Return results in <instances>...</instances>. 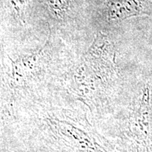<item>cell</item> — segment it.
<instances>
[{"mask_svg": "<svg viewBox=\"0 0 152 152\" xmlns=\"http://www.w3.org/2000/svg\"><path fill=\"white\" fill-rule=\"evenodd\" d=\"M115 49L107 35L99 33L84 54L75 73L87 84L98 90L116 73Z\"/></svg>", "mask_w": 152, "mask_h": 152, "instance_id": "6da1fadb", "label": "cell"}, {"mask_svg": "<svg viewBox=\"0 0 152 152\" xmlns=\"http://www.w3.org/2000/svg\"><path fill=\"white\" fill-rule=\"evenodd\" d=\"M50 32L47 40L39 50L33 54L11 60V83L16 87L26 86L37 73L43 71L50 52Z\"/></svg>", "mask_w": 152, "mask_h": 152, "instance_id": "7a4b0ae2", "label": "cell"}, {"mask_svg": "<svg viewBox=\"0 0 152 152\" xmlns=\"http://www.w3.org/2000/svg\"><path fill=\"white\" fill-rule=\"evenodd\" d=\"M104 16L109 22H119L134 16L152 15L151 0H104Z\"/></svg>", "mask_w": 152, "mask_h": 152, "instance_id": "3957f363", "label": "cell"}, {"mask_svg": "<svg viewBox=\"0 0 152 152\" xmlns=\"http://www.w3.org/2000/svg\"><path fill=\"white\" fill-rule=\"evenodd\" d=\"M149 94V90L147 87L131 119V132L134 133L137 136H147L151 130Z\"/></svg>", "mask_w": 152, "mask_h": 152, "instance_id": "277c9868", "label": "cell"}, {"mask_svg": "<svg viewBox=\"0 0 152 152\" xmlns=\"http://www.w3.org/2000/svg\"><path fill=\"white\" fill-rule=\"evenodd\" d=\"M49 10L57 18H63L71 11L73 0H45Z\"/></svg>", "mask_w": 152, "mask_h": 152, "instance_id": "5b68a950", "label": "cell"}, {"mask_svg": "<svg viewBox=\"0 0 152 152\" xmlns=\"http://www.w3.org/2000/svg\"><path fill=\"white\" fill-rule=\"evenodd\" d=\"M8 1L14 16L18 20L21 21L22 23H25L28 0H8Z\"/></svg>", "mask_w": 152, "mask_h": 152, "instance_id": "8992f818", "label": "cell"}, {"mask_svg": "<svg viewBox=\"0 0 152 152\" xmlns=\"http://www.w3.org/2000/svg\"><path fill=\"white\" fill-rule=\"evenodd\" d=\"M151 1H152V0H151Z\"/></svg>", "mask_w": 152, "mask_h": 152, "instance_id": "52a82bcc", "label": "cell"}]
</instances>
